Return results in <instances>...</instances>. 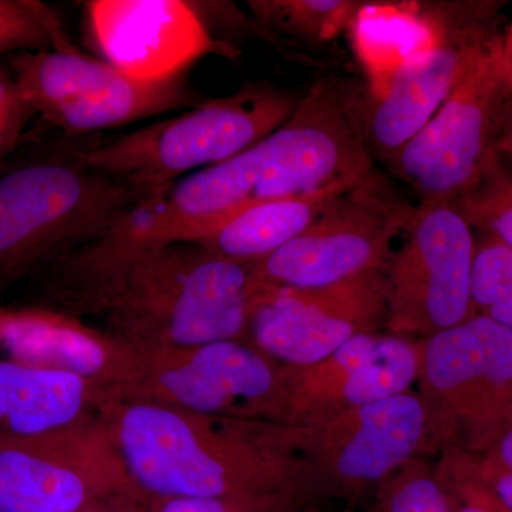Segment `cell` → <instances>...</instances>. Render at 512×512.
Masks as SVG:
<instances>
[{
  "mask_svg": "<svg viewBox=\"0 0 512 512\" xmlns=\"http://www.w3.org/2000/svg\"><path fill=\"white\" fill-rule=\"evenodd\" d=\"M99 414L128 476L151 501L286 495L311 504L285 424L207 416L117 394Z\"/></svg>",
  "mask_w": 512,
  "mask_h": 512,
  "instance_id": "cell-1",
  "label": "cell"
},
{
  "mask_svg": "<svg viewBox=\"0 0 512 512\" xmlns=\"http://www.w3.org/2000/svg\"><path fill=\"white\" fill-rule=\"evenodd\" d=\"M251 265L228 261L194 242L131 254L74 296L76 318L101 316L104 332L140 352L244 340Z\"/></svg>",
  "mask_w": 512,
  "mask_h": 512,
  "instance_id": "cell-2",
  "label": "cell"
},
{
  "mask_svg": "<svg viewBox=\"0 0 512 512\" xmlns=\"http://www.w3.org/2000/svg\"><path fill=\"white\" fill-rule=\"evenodd\" d=\"M151 198L84 163L76 144L10 154L0 161V292Z\"/></svg>",
  "mask_w": 512,
  "mask_h": 512,
  "instance_id": "cell-3",
  "label": "cell"
},
{
  "mask_svg": "<svg viewBox=\"0 0 512 512\" xmlns=\"http://www.w3.org/2000/svg\"><path fill=\"white\" fill-rule=\"evenodd\" d=\"M299 101L262 84L156 121L131 133L76 146L84 163L134 190L160 197L190 173L224 163L278 130Z\"/></svg>",
  "mask_w": 512,
  "mask_h": 512,
  "instance_id": "cell-4",
  "label": "cell"
},
{
  "mask_svg": "<svg viewBox=\"0 0 512 512\" xmlns=\"http://www.w3.org/2000/svg\"><path fill=\"white\" fill-rule=\"evenodd\" d=\"M419 349L434 453H481L512 426V330L476 315Z\"/></svg>",
  "mask_w": 512,
  "mask_h": 512,
  "instance_id": "cell-5",
  "label": "cell"
},
{
  "mask_svg": "<svg viewBox=\"0 0 512 512\" xmlns=\"http://www.w3.org/2000/svg\"><path fill=\"white\" fill-rule=\"evenodd\" d=\"M286 436L311 504L355 503L406 464L436 456L426 404L412 390L315 423L286 424Z\"/></svg>",
  "mask_w": 512,
  "mask_h": 512,
  "instance_id": "cell-6",
  "label": "cell"
},
{
  "mask_svg": "<svg viewBox=\"0 0 512 512\" xmlns=\"http://www.w3.org/2000/svg\"><path fill=\"white\" fill-rule=\"evenodd\" d=\"M512 104V80L491 37L426 127L386 164L421 202L456 204L498 157L497 144Z\"/></svg>",
  "mask_w": 512,
  "mask_h": 512,
  "instance_id": "cell-7",
  "label": "cell"
},
{
  "mask_svg": "<svg viewBox=\"0 0 512 512\" xmlns=\"http://www.w3.org/2000/svg\"><path fill=\"white\" fill-rule=\"evenodd\" d=\"M476 244L474 229L456 205L412 207L400 247L383 269L387 332L421 340L474 318Z\"/></svg>",
  "mask_w": 512,
  "mask_h": 512,
  "instance_id": "cell-8",
  "label": "cell"
},
{
  "mask_svg": "<svg viewBox=\"0 0 512 512\" xmlns=\"http://www.w3.org/2000/svg\"><path fill=\"white\" fill-rule=\"evenodd\" d=\"M10 73L36 116L76 140L204 103L183 77L146 83L79 50L8 56Z\"/></svg>",
  "mask_w": 512,
  "mask_h": 512,
  "instance_id": "cell-9",
  "label": "cell"
},
{
  "mask_svg": "<svg viewBox=\"0 0 512 512\" xmlns=\"http://www.w3.org/2000/svg\"><path fill=\"white\" fill-rule=\"evenodd\" d=\"M410 211L372 175L298 238L252 264V285L319 289L382 271Z\"/></svg>",
  "mask_w": 512,
  "mask_h": 512,
  "instance_id": "cell-10",
  "label": "cell"
},
{
  "mask_svg": "<svg viewBox=\"0 0 512 512\" xmlns=\"http://www.w3.org/2000/svg\"><path fill=\"white\" fill-rule=\"evenodd\" d=\"M494 9V3L453 6L439 25L436 42L403 63L382 96L372 97L356 113L348 111L373 160L386 165L429 124L481 47L498 35Z\"/></svg>",
  "mask_w": 512,
  "mask_h": 512,
  "instance_id": "cell-11",
  "label": "cell"
},
{
  "mask_svg": "<svg viewBox=\"0 0 512 512\" xmlns=\"http://www.w3.org/2000/svg\"><path fill=\"white\" fill-rule=\"evenodd\" d=\"M131 485L100 414L45 436L0 440V512H74Z\"/></svg>",
  "mask_w": 512,
  "mask_h": 512,
  "instance_id": "cell-12",
  "label": "cell"
},
{
  "mask_svg": "<svg viewBox=\"0 0 512 512\" xmlns=\"http://www.w3.org/2000/svg\"><path fill=\"white\" fill-rule=\"evenodd\" d=\"M143 356L140 382L121 397L207 416L279 423L281 365L244 340Z\"/></svg>",
  "mask_w": 512,
  "mask_h": 512,
  "instance_id": "cell-13",
  "label": "cell"
},
{
  "mask_svg": "<svg viewBox=\"0 0 512 512\" xmlns=\"http://www.w3.org/2000/svg\"><path fill=\"white\" fill-rule=\"evenodd\" d=\"M383 269L328 288L252 285L244 342L279 365L305 366L379 332L386 323Z\"/></svg>",
  "mask_w": 512,
  "mask_h": 512,
  "instance_id": "cell-14",
  "label": "cell"
},
{
  "mask_svg": "<svg viewBox=\"0 0 512 512\" xmlns=\"http://www.w3.org/2000/svg\"><path fill=\"white\" fill-rule=\"evenodd\" d=\"M419 367V340L389 332L357 336L311 365H281L279 423L303 426L409 392Z\"/></svg>",
  "mask_w": 512,
  "mask_h": 512,
  "instance_id": "cell-15",
  "label": "cell"
},
{
  "mask_svg": "<svg viewBox=\"0 0 512 512\" xmlns=\"http://www.w3.org/2000/svg\"><path fill=\"white\" fill-rule=\"evenodd\" d=\"M87 22L104 62L138 82L178 79L207 55L229 56L184 0H92Z\"/></svg>",
  "mask_w": 512,
  "mask_h": 512,
  "instance_id": "cell-16",
  "label": "cell"
},
{
  "mask_svg": "<svg viewBox=\"0 0 512 512\" xmlns=\"http://www.w3.org/2000/svg\"><path fill=\"white\" fill-rule=\"evenodd\" d=\"M0 348L16 362L74 373L116 392L140 382L144 372L140 350L45 308H0Z\"/></svg>",
  "mask_w": 512,
  "mask_h": 512,
  "instance_id": "cell-17",
  "label": "cell"
},
{
  "mask_svg": "<svg viewBox=\"0 0 512 512\" xmlns=\"http://www.w3.org/2000/svg\"><path fill=\"white\" fill-rule=\"evenodd\" d=\"M114 390L63 370L0 360V440L67 429L99 414Z\"/></svg>",
  "mask_w": 512,
  "mask_h": 512,
  "instance_id": "cell-18",
  "label": "cell"
},
{
  "mask_svg": "<svg viewBox=\"0 0 512 512\" xmlns=\"http://www.w3.org/2000/svg\"><path fill=\"white\" fill-rule=\"evenodd\" d=\"M345 195L323 192L259 202L194 244L228 261L252 265L298 238Z\"/></svg>",
  "mask_w": 512,
  "mask_h": 512,
  "instance_id": "cell-19",
  "label": "cell"
},
{
  "mask_svg": "<svg viewBox=\"0 0 512 512\" xmlns=\"http://www.w3.org/2000/svg\"><path fill=\"white\" fill-rule=\"evenodd\" d=\"M248 5L262 28L306 43L332 39L357 9V3L345 0H251Z\"/></svg>",
  "mask_w": 512,
  "mask_h": 512,
  "instance_id": "cell-20",
  "label": "cell"
},
{
  "mask_svg": "<svg viewBox=\"0 0 512 512\" xmlns=\"http://www.w3.org/2000/svg\"><path fill=\"white\" fill-rule=\"evenodd\" d=\"M73 49L50 6L37 0H0V56Z\"/></svg>",
  "mask_w": 512,
  "mask_h": 512,
  "instance_id": "cell-21",
  "label": "cell"
},
{
  "mask_svg": "<svg viewBox=\"0 0 512 512\" xmlns=\"http://www.w3.org/2000/svg\"><path fill=\"white\" fill-rule=\"evenodd\" d=\"M471 293L476 315L512 330V249L491 235L477 238Z\"/></svg>",
  "mask_w": 512,
  "mask_h": 512,
  "instance_id": "cell-22",
  "label": "cell"
},
{
  "mask_svg": "<svg viewBox=\"0 0 512 512\" xmlns=\"http://www.w3.org/2000/svg\"><path fill=\"white\" fill-rule=\"evenodd\" d=\"M453 205L474 231L491 235L512 249V175L500 156L488 165L480 183Z\"/></svg>",
  "mask_w": 512,
  "mask_h": 512,
  "instance_id": "cell-23",
  "label": "cell"
},
{
  "mask_svg": "<svg viewBox=\"0 0 512 512\" xmlns=\"http://www.w3.org/2000/svg\"><path fill=\"white\" fill-rule=\"evenodd\" d=\"M375 512H451L436 466L420 458L400 468L375 491Z\"/></svg>",
  "mask_w": 512,
  "mask_h": 512,
  "instance_id": "cell-24",
  "label": "cell"
},
{
  "mask_svg": "<svg viewBox=\"0 0 512 512\" xmlns=\"http://www.w3.org/2000/svg\"><path fill=\"white\" fill-rule=\"evenodd\" d=\"M434 466L451 512H512L481 480L473 454L447 450Z\"/></svg>",
  "mask_w": 512,
  "mask_h": 512,
  "instance_id": "cell-25",
  "label": "cell"
},
{
  "mask_svg": "<svg viewBox=\"0 0 512 512\" xmlns=\"http://www.w3.org/2000/svg\"><path fill=\"white\" fill-rule=\"evenodd\" d=\"M286 495L252 498H175L153 501V512H295L305 507Z\"/></svg>",
  "mask_w": 512,
  "mask_h": 512,
  "instance_id": "cell-26",
  "label": "cell"
},
{
  "mask_svg": "<svg viewBox=\"0 0 512 512\" xmlns=\"http://www.w3.org/2000/svg\"><path fill=\"white\" fill-rule=\"evenodd\" d=\"M35 116L12 74L0 66V161L18 150L26 127Z\"/></svg>",
  "mask_w": 512,
  "mask_h": 512,
  "instance_id": "cell-27",
  "label": "cell"
},
{
  "mask_svg": "<svg viewBox=\"0 0 512 512\" xmlns=\"http://www.w3.org/2000/svg\"><path fill=\"white\" fill-rule=\"evenodd\" d=\"M473 457L481 480L512 511V426Z\"/></svg>",
  "mask_w": 512,
  "mask_h": 512,
  "instance_id": "cell-28",
  "label": "cell"
},
{
  "mask_svg": "<svg viewBox=\"0 0 512 512\" xmlns=\"http://www.w3.org/2000/svg\"><path fill=\"white\" fill-rule=\"evenodd\" d=\"M74 512H153V501L136 485L106 495Z\"/></svg>",
  "mask_w": 512,
  "mask_h": 512,
  "instance_id": "cell-29",
  "label": "cell"
},
{
  "mask_svg": "<svg viewBox=\"0 0 512 512\" xmlns=\"http://www.w3.org/2000/svg\"><path fill=\"white\" fill-rule=\"evenodd\" d=\"M497 153L501 158L505 157L512 161V104L504 123L503 133L498 140Z\"/></svg>",
  "mask_w": 512,
  "mask_h": 512,
  "instance_id": "cell-30",
  "label": "cell"
},
{
  "mask_svg": "<svg viewBox=\"0 0 512 512\" xmlns=\"http://www.w3.org/2000/svg\"><path fill=\"white\" fill-rule=\"evenodd\" d=\"M501 53H503L505 66H507L512 80V19L501 33Z\"/></svg>",
  "mask_w": 512,
  "mask_h": 512,
  "instance_id": "cell-31",
  "label": "cell"
},
{
  "mask_svg": "<svg viewBox=\"0 0 512 512\" xmlns=\"http://www.w3.org/2000/svg\"><path fill=\"white\" fill-rule=\"evenodd\" d=\"M298 512H330L325 510H320V508L316 507V505L308 504L305 507H302ZM338 512H353L352 508H345V510Z\"/></svg>",
  "mask_w": 512,
  "mask_h": 512,
  "instance_id": "cell-32",
  "label": "cell"
},
{
  "mask_svg": "<svg viewBox=\"0 0 512 512\" xmlns=\"http://www.w3.org/2000/svg\"><path fill=\"white\" fill-rule=\"evenodd\" d=\"M299 510H301V508H299ZM299 510H298V511H299ZM298 511H295V512H298Z\"/></svg>",
  "mask_w": 512,
  "mask_h": 512,
  "instance_id": "cell-33",
  "label": "cell"
}]
</instances>
